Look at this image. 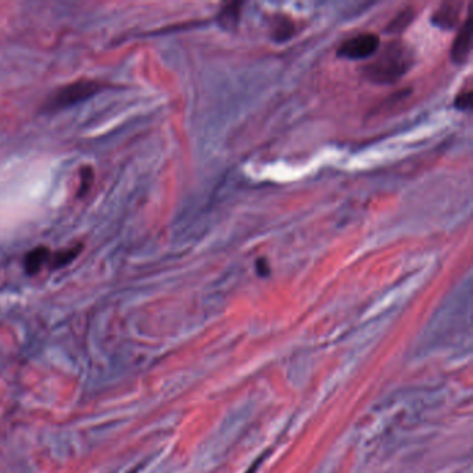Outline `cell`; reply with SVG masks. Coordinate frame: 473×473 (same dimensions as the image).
<instances>
[{
  "mask_svg": "<svg viewBox=\"0 0 473 473\" xmlns=\"http://www.w3.org/2000/svg\"><path fill=\"white\" fill-rule=\"evenodd\" d=\"M380 47V39L375 33H361L344 40L337 54L348 60H362L373 56Z\"/></svg>",
  "mask_w": 473,
  "mask_h": 473,
  "instance_id": "3957f363",
  "label": "cell"
},
{
  "mask_svg": "<svg viewBox=\"0 0 473 473\" xmlns=\"http://www.w3.org/2000/svg\"><path fill=\"white\" fill-rule=\"evenodd\" d=\"M471 103H472V91L461 92L456 99V107L463 111L471 109Z\"/></svg>",
  "mask_w": 473,
  "mask_h": 473,
  "instance_id": "7c38bea8",
  "label": "cell"
},
{
  "mask_svg": "<svg viewBox=\"0 0 473 473\" xmlns=\"http://www.w3.org/2000/svg\"><path fill=\"white\" fill-rule=\"evenodd\" d=\"M50 251L49 249L43 247V246H39L33 250H31L26 256H25V260H24V268H25V272L28 275H35L38 274L43 265L46 263H50Z\"/></svg>",
  "mask_w": 473,
  "mask_h": 473,
  "instance_id": "8992f818",
  "label": "cell"
},
{
  "mask_svg": "<svg viewBox=\"0 0 473 473\" xmlns=\"http://www.w3.org/2000/svg\"><path fill=\"white\" fill-rule=\"evenodd\" d=\"M461 3H444L442 4L432 15L433 25L443 28V29H451L457 25L461 14Z\"/></svg>",
  "mask_w": 473,
  "mask_h": 473,
  "instance_id": "5b68a950",
  "label": "cell"
},
{
  "mask_svg": "<svg viewBox=\"0 0 473 473\" xmlns=\"http://www.w3.org/2000/svg\"><path fill=\"white\" fill-rule=\"evenodd\" d=\"M293 32L295 24L290 20H288L286 17L275 20L272 28V39H275L277 42H286L293 36Z\"/></svg>",
  "mask_w": 473,
  "mask_h": 473,
  "instance_id": "9c48e42d",
  "label": "cell"
},
{
  "mask_svg": "<svg viewBox=\"0 0 473 473\" xmlns=\"http://www.w3.org/2000/svg\"><path fill=\"white\" fill-rule=\"evenodd\" d=\"M364 67V75L373 84L390 85L407 74L412 65V52L401 40L389 42L382 50L379 49Z\"/></svg>",
  "mask_w": 473,
  "mask_h": 473,
  "instance_id": "6da1fadb",
  "label": "cell"
},
{
  "mask_svg": "<svg viewBox=\"0 0 473 473\" xmlns=\"http://www.w3.org/2000/svg\"><path fill=\"white\" fill-rule=\"evenodd\" d=\"M103 85L98 81H89V79H81L74 84L65 85L52 93L47 100L45 102L42 111L43 113H57L61 110H65L68 107H72L78 103H82L95 95H98L102 91Z\"/></svg>",
  "mask_w": 473,
  "mask_h": 473,
  "instance_id": "7a4b0ae2",
  "label": "cell"
},
{
  "mask_svg": "<svg viewBox=\"0 0 473 473\" xmlns=\"http://www.w3.org/2000/svg\"><path fill=\"white\" fill-rule=\"evenodd\" d=\"M79 175H81V183H79L78 196L84 197L89 192V189L92 186V182H93V169L91 166H84L79 171Z\"/></svg>",
  "mask_w": 473,
  "mask_h": 473,
  "instance_id": "8fae6325",
  "label": "cell"
},
{
  "mask_svg": "<svg viewBox=\"0 0 473 473\" xmlns=\"http://www.w3.org/2000/svg\"><path fill=\"white\" fill-rule=\"evenodd\" d=\"M257 272L261 275V277H267L270 274V265L267 263L265 258H260L257 260Z\"/></svg>",
  "mask_w": 473,
  "mask_h": 473,
  "instance_id": "4fadbf2b",
  "label": "cell"
},
{
  "mask_svg": "<svg viewBox=\"0 0 473 473\" xmlns=\"http://www.w3.org/2000/svg\"><path fill=\"white\" fill-rule=\"evenodd\" d=\"M82 250V246L81 245H77L75 247H71V249H65L63 251H59L56 254H53L50 257V265L53 270H59V268H63L68 264H71L81 253Z\"/></svg>",
  "mask_w": 473,
  "mask_h": 473,
  "instance_id": "ba28073f",
  "label": "cell"
},
{
  "mask_svg": "<svg viewBox=\"0 0 473 473\" xmlns=\"http://www.w3.org/2000/svg\"><path fill=\"white\" fill-rule=\"evenodd\" d=\"M471 53V20L468 18L454 39L451 49V60L456 64H464Z\"/></svg>",
  "mask_w": 473,
  "mask_h": 473,
  "instance_id": "277c9868",
  "label": "cell"
},
{
  "mask_svg": "<svg viewBox=\"0 0 473 473\" xmlns=\"http://www.w3.org/2000/svg\"><path fill=\"white\" fill-rule=\"evenodd\" d=\"M242 7L243 4L239 3V1H233V3H228L225 4L221 10H219V14H218V24L226 29V31H231V29H235L239 24V20H240V14H242Z\"/></svg>",
  "mask_w": 473,
  "mask_h": 473,
  "instance_id": "52a82bcc",
  "label": "cell"
},
{
  "mask_svg": "<svg viewBox=\"0 0 473 473\" xmlns=\"http://www.w3.org/2000/svg\"><path fill=\"white\" fill-rule=\"evenodd\" d=\"M414 17H415L414 8H411V7L404 8L401 13H398V14L390 21V24L387 25L386 31L390 32V33L401 32V31H404V29L411 24V21L414 20Z\"/></svg>",
  "mask_w": 473,
  "mask_h": 473,
  "instance_id": "30bf717a",
  "label": "cell"
}]
</instances>
